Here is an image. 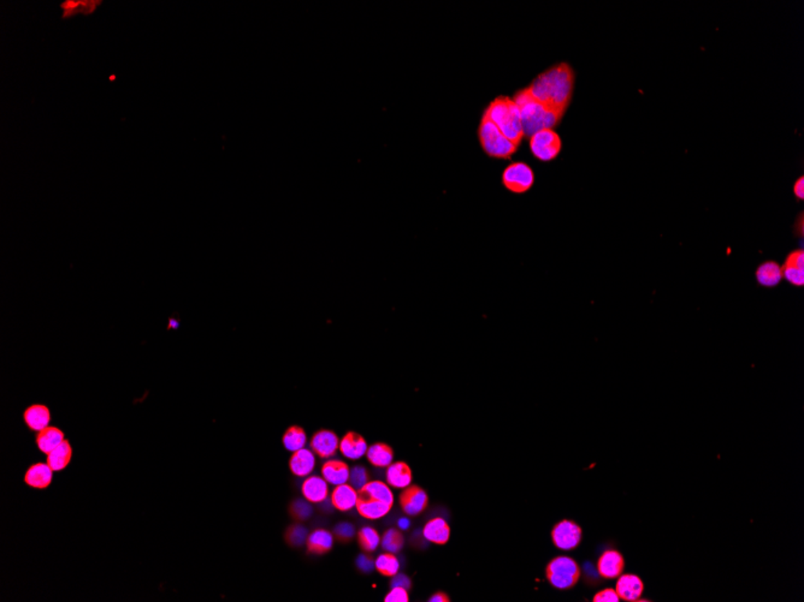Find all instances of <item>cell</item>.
<instances>
[{
	"instance_id": "cell-31",
	"label": "cell",
	"mask_w": 804,
	"mask_h": 602,
	"mask_svg": "<svg viewBox=\"0 0 804 602\" xmlns=\"http://www.w3.org/2000/svg\"><path fill=\"white\" fill-rule=\"evenodd\" d=\"M375 568L377 571L384 577H394L400 569V563L396 558L395 553L386 552L378 556L375 561Z\"/></svg>"
},
{
	"instance_id": "cell-2",
	"label": "cell",
	"mask_w": 804,
	"mask_h": 602,
	"mask_svg": "<svg viewBox=\"0 0 804 602\" xmlns=\"http://www.w3.org/2000/svg\"><path fill=\"white\" fill-rule=\"evenodd\" d=\"M513 101L517 103L520 110L522 131L524 136L527 137H531L535 132L543 129H553L564 117V112L556 111L537 101L525 89L519 90L514 95Z\"/></svg>"
},
{
	"instance_id": "cell-22",
	"label": "cell",
	"mask_w": 804,
	"mask_h": 602,
	"mask_svg": "<svg viewBox=\"0 0 804 602\" xmlns=\"http://www.w3.org/2000/svg\"><path fill=\"white\" fill-rule=\"evenodd\" d=\"M349 469L347 463L340 459H330L322 467V476L329 485H339L347 483L349 480Z\"/></svg>"
},
{
	"instance_id": "cell-8",
	"label": "cell",
	"mask_w": 804,
	"mask_h": 602,
	"mask_svg": "<svg viewBox=\"0 0 804 602\" xmlns=\"http://www.w3.org/2000/svg\"><path fill=\"white\" fill-rule=\"evenodd\" d=\"M582 535H583L582 528L569 519L560 521L551 529L553 543L556 548L562 551L576 550L582 541Z\"/></svg>"
},
{
	"instance_id": "cell-18",
	"label": "cell",
	"mask_w": 804,
	"mask_h": 602,
	"mask_svg": "<svg viewBox=\"0 0 804 602\" xmlns=\"http://www.w3.org/2000/svg\"><path fill=\"white\" fill-rule=\"evenodd\" d=\"M357 499V490L349 483L335 485L331 493V504L335 509L341 512H347L355 508Z\"/></svg>"
},
{
	"instance_id": "cell-7",
	"label": "cell",
	"mask_w": 804,
	"mask_h": 602,
	"mask_svg": "<svg viewBox=\"0 0 804 602\" xmlns=\"http://www.w3.org/2000/svg\"><path fill=\"white\" fill-rule=\"evenodd\" d=\"M535 183V173L525 163H513L504 168L502 184L509 192L524 194L531 189Z\"/></svg>"
},
{
	"instance_id": "cell-36",
	"label": "cell",
	"mask_w": 804,
	"mask_h": 602,
	"mask_svg": "<svg viewBox=\"0 0 804 602\" xmlns=\"http://www.w3.org/2000/svg\"><path fill=\"white\" fill-rule=\"evenodd\" d=\"M310 501L307 500L297 499L293 501L291 506H289V514L292 516V519L297 522H305L310 519L312 514H313V509Z\"/></svg>"
},
{
	"instance_id": "cell-37",
	"label": "cell",
	"mask_w": 804,
	"mask_h": 602,
	"mask_svg": "<svg viewBox=\"0 0 804 602\" xmlns=\"http://www.w3.org/2000/svg\"><path fill=\"white\" fill-rule=\"evenodd\" d=\"M349 485H352L355 490H362L364 485H366L367 482L370 481V476H369V472L364 467L353 468L351 472H349Z\"/></svg>"
},
{
	"instance_id": "cell-11",
	"label": "cell",
	"mask_w": 804,
	"mask_h": 602,
	"mask_svg": "<svg viewBox=\"0 0 804 602\" xmlns=\"http://www.w3.org/2000/svg\"><path fill=\"white\" fill-rule=\"evenodd\" d=\"M616 592L620 600L627 602L640 601L645 592V583L637 574H621L616 581Z\"/></svg>"
},
{
	"instance_id": "cell-43",
	"label": "cell",
	"mask_w": 804,
	"mask_h": 602,
	"mask_svg": "<svg viewBox=\"0 0 804 602\" xmlns=\"http://www.w3.org/2000/svg\"><path fill=\"white\" fill-rule=\"evenodd\" d=\"M794 194L797 199L803 200L804 199V178L801 177L794 185Z\"/></svg>"
},
{
	"instance_id": "cell-20",
	"label": "cell",
	"mask_w": 804,
	"mask_h": 602,
	"mask_svg": "<svg viewBox=\"0 0 804 602\" xmlns=\"http://www.w3.org/2000/svg\"><path fill=\"white\" fill-rule=\"evenodd\" d=\"M23 421L29 430L38 433L48 427L51 421V412L43 404H33L24 410Z\"/></svg>"
},
{
	"instance_id": "cell-4",
	"label": "cell",
	"mask_w": 804,
	"mask_h": 602,
	"mask_svg": "<svg viewBox=\"0 0 804 602\" xmlns=\"http://www.w3.org/2000/svg\"><path fill=\"white\" fill-rule=\"evenodd\" d=\"M478 137L483 150L491 158L508 159L518 150L517 146L513 145L485 114L480 121Z\"/></svg>"
},
{
	"instance_id": "cell-23",
	"label": "cell",
	"mask_w": 804,
	"mask_h": 602,
	"mask_svg": "<svg viewBox=\"0 0 804 602\" xmlns=\"http://www.w3.org/2000/svg\"><path fill=\"white\" fill-rule=\"evenodd\" d=\"M386 483L398 490H404L412 483V469L404 462L391 463L386 472Z\"/></svg>"
},
{
	"instance_id": "cell-12",
	"label": "cell",
	"mask_w": 804,
	"mask_h": 602,
	"mask_svg": "<svg viewBox=\"0 0 804 602\" xmlns=\"http://www.w3.org/2000/svg\"><path fill=\"white\" fill-rule=\"evenodd\" d=\"M625 569V559L620 552L608 550L603 552L598 561V572L602 579H618Z\"/></svg>"
},
{
	"instance_id": "cell-6",
	"label": "cell",
	"mask_w": 804,
	"mask_h": 602,
	"mask_svg": "<svg viewBox=\"0 0 804 602\" xmlns=\"http://www.w3.org/2000/svg\"><path fill=\"white\" fill-rule=\"evenodd\" d=\"M561 147V139L553 129L537 131L530 137L532 154L541 161L554 160L560 154Z\"/></svg>"
},
{
	"instance_id": "cell-42",
	"label": "cell",
	"mask_w": 804,
	"mask_h": 602,
	"mask_svg": "<svg viewBox=\"0 0 804 602\" xmlns=\"http://www.w3.org/2000/svg\"><path fill=\"white\" fill-rule=\"evenodd\" d=\"M411 585H412V584H411V579H409L407 576H404V574H401L398 572V574H396L395 576L393 577L391 588H393V587H404V588H406L407 590H409V589H411Z\"/></svg>"
},
{
	"instance_id": "cell-3",
	"label": "cell",
	"mask_w": 804,
	"mask_h": 602,
	"mask_svg": "<svg viewBox=\"0 0 804 602\" xmlns=\"http://www.w3.org/2000/svg\"><path fill=\"white\" fill-rule=\"evenodd\" d=\"M485 116L499 128V130L513 145L519 147L525 137L522 131L520 110L513 99L499 97L485 110Z\"/></svg>"
},
{
	"instance_id": "cell-33",
	"label": "cell",
	"mask_w": 804,
	"mask_h": 602,
	"mask_svg": "<svg viewBox=\"0 0 804 602\" xmlns=\"http://www.w3.org/2000/svg\"><path fill=\"white\" fill-rule=\"evenodd\" d=\"M357 543L362 551L371 553L377 550L381 543V536L375 528L364 527L357 532Z\"/></svg>"
},
{
	"instance_id": "cell-9",
	"label": "cell",
	"mask_w": 804,
	"mask_h": 602,
	"mask_svg": "<svg viewBox=\"0 0 804 602\" xmlns=\"http://www.w3.org/2000/svg\"><path fill=\"white\" fill-rule=\"evenodd\" d=\"M399 503L404 514L409 516H418L428 508L429 496L422 487L409 485L401 492Z\"/></svg>"
},
{
	"instance_id": "cell-17",
	"label": "cell",
	"mask_w": 804,
	"mask_h": 602,
	"mask_svg": "<svg viewBox=\"0 0 804 602\" xmlns=\"http://www.w3.org/2000/svg\"><path fill=\"white\" fill-rule=\"evenodd\" d=\"M339 448L344 457L352 459V461H357L366 454L369 445L362 435L355 433V432H349L347 434H344L342 439L340 440Z\"/></svg>"
},
{
	"instance_id": "cell-35",
	"label": "cell",
	"mask_w": 804,
	"mask_h": 602,
	"mask_svg": "<svg viewBox=\"0 0 804 602\" xmlns=\"http://www.w3.org/2000/svg\"><path fill=\"white\" fill-rule=\"evenodd\" d=\"M307 537H308L307 528L299 523L288 527L284 532V540L292 547H302L307 541Z\"/></svg>"
},
{
	"instance_id": "cell-10",
	"label": "cell",
	"mask_w": 804,
	"mask_h": 602,
	"mask_svg": "<svg viewBox=\"0 0 804 602\" xmlns=\"http://www.w3.org/2000/svg\"><path fill=\"white\" fill-rule=\"evenodd\" d=\"M391 508H393V505L386 504L384 501L376 499L371 495L364 493L362 490H357L355 509H357V514L364 519H370V521L383 519L384 516L391 512Z\"/></svg>"
},
{
	"instance_id": "cell-44",
	"label": "cell",
	"mask_w": 804,
	"mask_h": 602,
	"mask_svg": "<svg viewBox=\"0 0 804 602\" xmlns=\"http://www.w3.org/2000/svg\"><path fill=\"white\" fill-rule=\"evenodd\" d=\"M449 601H451V598H449V596H448L447 594L443 593V592H438V593L433 594V595H431V596H430V599H429V602H449Z\"/></svg>"
},
{
	"instance_id": "cell-32",
	"label": "cell",
	"mask_w": 804,
	"mask_h": 602,
	"mask_svg": "<svg viewBox=\"0 0 804 602\" xmlns=\"http://www.w3.org/2000/svg\"><path fill=\"white\" fill-rule=\"evenodd\" d=\"M362 492L371 495L376 499L382 500L386 504L394 505V494L391 490V485L382 481H369L362 487Z\"/></svg>"
},
{
	"instance_id": "cell-41",
	"label": "cell",
	"mask_w": 804,
	"mask_h": 602,
	"mask_svg": "<svg viewBox=\"0 0 804 602\" xmlns=\"http://www.w3.org/2000/svg\"><path fill=\"white\" fill-rule=\"evenodd\" d=\"M357 568L362 570V571H364V572H370L373 569L375 563H373L372 558H370V556L362 554V556H357Z\"/></svg>"
},
{
	"instance_id": "cell-38",
	"label": "cell",
	"mask_w": 804,
	"mask_h": 602,
	"mask_svg": "<svg viewBox=\"0 0 804 602\" xmlns=\"http://www.w3.org/2000/svg\"><path fill=\"white\" fill-rule=\"evenodd\" d=\"M335 539L337 541L342 542V543H349L355 534V529L352 523L349 522H340L336 527L334 528Z\"/></svg>"
},
{
	"instance_id": "cell-21",
	"label": "cell",
	"mask_w": 804,
	"mask_h": 602,
	"mask_svg": "<svg viewBox=\"0 0 804 602\" xmlns=\"http://www.w3.org/2000/svg\"><path fill=\"white\" fill-rule=\"evenodd\" d=\"M315 467V457L313 451L305 448L293 452V456L289 459V469L295 476H308L311 472H313Z\"/></svg>"
},
{
	"instance_id": "cell-29",
	"label": "cell",
	"mask_w": 804,
	"mask_h": 602,
	"mask_svg": "<svg viewBox=\"0 0 804 602\" xmlns=\"http://www.w3.org/2000/svg\"><path fill=\"white\" fill-rule=\"evenodd\" d=\"M101 4V1L95 0H75V1H64L61 3L63 9V19H70L76 14H90L95 12V9Z\"/></svg>"
},
{
	"instance_id": "cell-39",
	"label": "cell",
	"mask_w": 804,
	"mask_h": 602,
	"mask_svg": "<svg viewBox=\"0 0 804 602\" xmlns=\"http://www.w3.org/2000/svg\"><path fill=\"white\" fill-rule=\"evenodd\" d=\"M409 592L404 587H393L391 593L384 598L386 602H409Z\"/></svg>"
},
{
	"instance_id": "cell-26",
	"label": "cell",
	"mask_w": 804,
	"mask_h": 602,
	"mask_svg": "<svg viewBox=\"0 0 804 602\" xmlns=\"http://www.w3.org/2000/svg\"><path fill=\"white\" fill-rule=\"evenodd\" d=\"M365 456L372 465L378 468H388L394 459V451L388 443H376L369 446Z\"/></svg>"
},
{
	"instance_id": "cell-27",
	"label": "cell",
	"mask_w": 804,
	"mask_h": 602,
	"mask_svg": "<svg viewBox=\"0 0 804 602\" xmlns=\"http://www.w3.org/2000/svg\"><path fill=\"white\" fill-rule=\"evenodd\" d=\"M46 456H48L46 463L52 468V470L53 472H61L71 462V458H72V448H71V443H69V440L66 439L59 446H57L53 451H51Z\"/></svg>"
},
{
	"instance_id": "cell-24",
	"label": "cell",
	"mask_w": 804,
	"mask_h": 602,
	"mask_svg": "<svg viewBox=\"0 0 804 602\" xmlns=\"http://www.w3.org/2000/svg\"><path fill=\"white\" fill-rule=\"evenodd\" d=\"M423 535L435 545H446L451 537V528L442 517H435L425 524Z\"/></svg>"
},
{
	"instance_id": "cell-28",
	"label": "cell",
	"mask_w": 804,
	"mask_h": 602,
	"mask_svg": "<svg viewBox=\"0 0 804 602\" xmlns=\"http://www.w3.org/2000/svg\"><path fill=\"white\" fill-rule=\"evenodd\" d=\"M756 279L762 286L766 288L776 286L783 279L781 267L774 261L765 262L757 268Z\"/></svg>"
},
{
	"instance_id": "cell-19",
	"label": "cell",
	"mask_w": 804,
	"mask_h": 602,
	"mask_svg": "<svg viewBox=\"0 0 804 602\" xmlns=\"http://www.w3.org/2000/svg\"><path fill=\"white\" fill-rule=\"evenodd\" d=\"M334 545V534L326 529H315L308 534L306 546L307 551L315 554L323 556L331 551Z\"/></svg>"
},
{
	"instance_id": "cell-25",
	"label": "cell",
	"mask_w": 804,
	"mask_h": 602,
	"mask_svg": "<svg viewBox=\"0 0 804 602\" xmlns=\"http://www.w3.org/2000/svg\"><path fill=\"white\" fill-rule=\"evenodd\" d=\"M64 440H66V434L63 430H59L58 427H55V425H48L46 428L38 432L37 438H35V443L40 450V452L48 454L57 446H59Z\"/></svg>"
},
{
	"instance_id": "cell-30",
	"label": "cell",
	"mask_w": 804,
	"mask_h": 602,
	"mask_svg": "<svg viewBox=\"0 0 804 602\" xmlns=\"http://www.w3.org/2000/svg\"><path fill=\"white\" fill-rule=\"evenodd\" d=\"M282 443L284 448L291 452H295L297 450L305 448L307 443V435L300 425H291L282 437Z\"/></svg>"
},
{
	"instance_id": "cell-40",
	"label": "cell",
	"mask_w": 804,
	"mask_h": 602,
	"mask_svg": "<svg viewBox=\"0 0 804 602\" xmlns=\"http://www.w3.org/2000/svg\"><path fill=\"white\" fill-rule=\"evenodd\" d=\"M594 602H619L620 598L616 592V589L607 588L603 589L601 592L595 594L593 598Z\"/></svg>"
},
{
	"instance_id": "cell-1",
	"label": "cell",
	"mask_w": 804,
	"mask_h": 602,
	"mask_svg": "<svg viewBox=\"0 0 804 602\" xmlns=\"http://www.w3.org/2000/svg\"><path fill=\"white\" fill-rule=\"evenodd\" d=\"M573 87V69L567 63H560L537 76L525 90L537 101L565 113L571 103Z\"/></svg>"
},
{
	"instance_id": "cell-34",
	"label": "cell",
	"mask_w": 804,
	"mask_h": 602,
	"mask_svg": "<svg viewBox=\"0 0 804 602\" xmlns=\"http://www.w3.org/2000/svg\"><path fill=\"white\" fill-rule=\"evenodd\" d=\"M381 545L383 547V550L386 552L399 553L404 548V534L399 529L391 528V529L384 532V535L381 539Z\"/></svg>"
},
{
	"instance_id": "cell-16",
	"label": "cell",
	"mask_w": 804,
	"mask_h": 602,
	"mask_svg": "<svg viewBox=\"0 0 804 602\" xmlns=\"http://www.w3.org/2000/svg\"><path fill=\"white\" fill-rule=\"evenodd\" d=\"M302 493L307 501L312 504L323 503L329 495V485L325 481L324 477L318 475H311L306 477L302 485Z\"/></svg>"
},
{
	"instance_id": "cell-14",
	"label": "cell",
	"mask_w": 804,
	"mask_h": 602,
	"mask_svg": "<svg viewBox=\"0 0 804 602\" xmlns=\"http://www.w3.org/2000/svg\"><path fill=\"white\" fill-rule=\"evenodd\" d=\"M783 278L790 284L795 286H803L804 284V252L802 249L791 252L786 257L784 266L781 267Z\"/></svg>"
},
{
	"instance_id": "cell-13",
	"label": "cell",
	"mask_w": 804,
	"mask_h": 602,
	"mask_svg": "<svg viewBox=\"0 0 804 602\" xmlns=\"http://www.w3.org/2000/svg\"><path fill=\"white\" fill-rule=\"evenodd\" d=\"M310 446L320 458L333 457L340 448L339 437L333 430H320L312 437Z\"/></svg>"
},
{
	"instance_id": "cell-15",
	"label": "cell",
	"mask_w": 804,
	"mask_h": 602,
	"mask_svg": "<svg viewBox=\"0 0 804 602\" xmlns=\"http://www.w3.org/2000/svg\"><path fill=\"white\" fill-rule=\"evenodd\" d=\"M53 480V470L48 463H34L24 474L26 485L35 490L48 488Z\"/></svg>"
},
{
	"instance_id": "cell-5",
	"label": "cell",
	"mask_w": 804,
	"mask_h": 602,
	"mask_svg": "<svg viewBox=\"0 0 804 602\" xmlns=\"http://www.w3.org/2000/svg\"><path fill=\"white\" fill-rule=\"evenodd\" d=\"M580 568L573 558L566 556H555L546 566L548 582L560 590H569L578 583Z\"/></svg>"
}]
</instances>
